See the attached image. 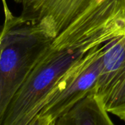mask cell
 <instances>
[{"mask_svg":"<svg viewBox=\"0 0 125 125\" xmlns=\"http://www.w3.org/2000/svg\"><path fill=\"white\" fill-rule=\"evenodd\" d=\"M55 122H56V120H55V121H52V122L49 124V125H55Z\"/></svg>","mask_w":125,"mask_h":125,"instance_id":"8","label":"cell"},{"mask_svg":"<svg viewBox=\"0 0 125 125\" xmlns=\"http://www.w3.org/2000/svg\"><path fill=\"white\" fill-rule=\"evenodd\" d=\"M125 35V0H93L53 38L14 95L0 125H29L50 97L96 48Z\"/></svg>","mask_w":125,"mask_h":125,"instance_id":"1","label":"cell"},{"mask_svg":"<svg viewBox=\"0 0 125 125\" xmlns=\"http://www.w3.org/2000/svg\"><path fill=\"white\" fill-rule=\"evenodd\" d=\"M4 21L0 40V116L52 39L15 16L3 0Z\"/></svg>","mask_w":125,"mask_h":125,"instance_id":"2","label":"cell"},{"mask_svg":"<svg viewBox=\"0 0 125 125\" xmlns=\"http://www.w3.org/2000/svg\"><path fill=\"white\" fill-rule=\"evenodd\" d=\"M21 6L20 16L53 39L82 13L93 0H14Z\"/></svg>","mask_w":125,"mask_h":125,"instance_id":"5","label":"cell"},{"mask_svg":"<svg viewBox=\"0 0 125 125\" xmlns=\"http://www.w3.org/2000/svg\"><path fill=\"white\" fill-rule=\"evenodd\" d=\"M52 121L55 120H52L48 117L41 116L40 115H38L29 125H49Z\"/></svg>","mask_w":125,"mask_h":125,"instance_id":"7","label":"cell"},{"mask_svg":"<svg viewBox=\"0 0 125 125\" xmlns=\"http://www.w3.org/2000/svg\"><path fill=\"white\" fill-rule=\"evenodd\" d=\"M105 44L94 49L50 97L39 115L56 120L87 96L95 86L103 64Z\"/></svg>","mask_w":125,"mask_h":125,"instance_id":"3","label":"cell"},{"mask_svg":"<svg viewBox=\"0 0 125 125\" xmlns=\"http://www.w3.org/2000/svg\"><path fill=\"white\" fill-rule=\"evenodd\" d=\"M108 113L93 88L87 96L59 117L55 125H115Z\"/></svg>","mask_w":125,"mask_h":125,"instance_id":"6","label":"cell"},{"mask_svg":"<svg viewBox=\"0 0 125 125\" xmlns=\"http://www.w3.org/2000/svg\"><path fill=\"white\" fill-rule=\"evenodd\" d=\"M94 91L109 113L125 122V35L105 44Z\"/></svg>","mask_w":125,"mask_h":125,"instance_id":"4","label":"cell"}]
</instances>
